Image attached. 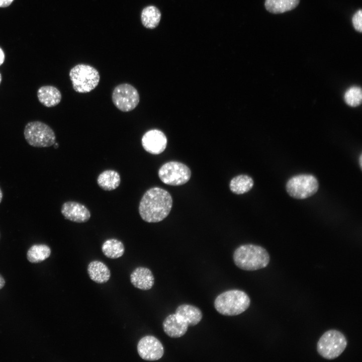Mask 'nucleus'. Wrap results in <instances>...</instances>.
I'll list each match as a JSON object with an SVG mask.
<instances>
[{
  "mask_svg": "<svg viewBox=\"0 0 362 362\" xmlns=\"http://www.w3.org/2000/svg\"><path fill=\"white\" fill-rule=\"evenodd\" d=\"M112 99L114 105L124 112L134 110L140 101L137 90L129 83H122L116 86L113 91Z\"/></svg>",
  "mask_w": 362,
  "mask_h": 362,
  "instance_id": "obj_9",
  "label": "nucleus"
},
{
  "mask_svg": "<svg viewBox=\"0 0 362 362\" xmlns=\"http://www.w3.org/2000/svg\"><path fill=\"white\" fill-rule=\"evenodd\" d=\"M319 189L317 178L311 174L293 176L286 184V191L294 199L303 200L315 194Z\"/></svg>",
  "mask_w": 362,
  "mask_h": 362,
  "instance_id": "obj_6",
  "label": "nucleus"
},
{
  "mask_svg": "<svg viewBox=\"0 0 362 362\" xmlns=\"http://www.w3.org/2000/svg\"><path fill=\"white\" fill-rule=\"evenodd\" d=\"M37 97L39 102L47 107L56 106L61 100L60 92L52 85H46L40 87L37 91Z\"/></svg>",
  "mask_w": 362,
  "mask_h": 362,
  "instance_id": "obj_15",
  "label": "nucleus"
},
{
  "mask_svg": "<svg viewBox=\"0 0 362 362\" xmlns=\"http://www.w3.org/2000/svg\"><path fill=\"white\" fill-rule=\"evenodd\" d=\"M121 183L120 175L114 170H106L101 172L97 178L99 187L105 191H112L117 188Z\"/></svg>",
  "mask_w": 362,
  "mask_h": 362,
  "instance_id": "obj_18",
  "label": "nucleus"
},
{
  "mask_svg": "<svg viewBox=\"0 0 362 362\" xmlns=\"http://www.w3.org/2000/svg\"><path fill=\"white\" fill-rule=\"evenodd\" d=\"M102 251L106 257L115 259L123 255L125 247L121 241L112 238L108 239L103 243L102 245Z\"/></svg>",
  "mask_w": 362,
  "mask_h": 362,
  "instance_id": "obj_21",
  "label": "nucleus"
},
{
  "mask_svg": "<svg viewBox=\"0 0 362 362\" xmlns=\"http://www.w3.org/2000/svg\"><path fill=\"white\" fill-rule=\"evenodd\" d=\"M51 254L50 247L43 244H34L28 250L27 258L33 263L41 262L48 258Z\"/></svg>",
  "mask_w": 362,
  "mask_h": 362,
  "instance_id": "obj_22",
  "label": "nucleus"
},
{
  "mask_svg": "<svg viewBox=\"0 0 362 362\" xmlns=\"http://www.w3.org/2000/svg\"><path fill=\"white\" fill-rule=\"evenodd\" d=\"M161 18L159 10L155 6H149L142 11L141 19L142 24L147 28L153 29L157 27Z\"/></svg>",
  "mask_w": 362,
  "mask_h": 362,
  "instance_id": "obj_23",
  "label": "nucleus"
},
{
  "mask_svg": "<svg viewBox=\"0 0 362 362\" xmlns=\"http://www.w3.org/2000/svg\"><path fill=\"white\" fill-rule=\"evenodd\" d=\"M361 158H362L361 155H360V157H359V165H360V168H361V165H362V163H361Z\"/></svg>",
  "mask_w": 362,
  "mask_h": 362,
  "instance_id": "obj_30",
  "label": "nucleus"
},
{
  "mask_svg": "<svg viewBox=\"0 0 362 362\" xmlns=\"http://www.w3.org/2000/svg\"><path fill=\"white\" fill-rule=\"evenodd\" d=\"M362 11L360 9L357 11L352 18V23L355 30L359 33L362 32Z\"/></svg>",
  "mask_w": 362,
  "mask_h": 362,
  "instance_id": "obj_25",
  "label": "nucleus"
},
{
  "mask_svg": "<svg viewBox=\"0 0 362 362\" xmlns=\"http://www.w3.org/2000/svg\"><path fill=\"white\" fill-rule=\"evenodd\" d=\"M300 0H265L266 10L270 13L282 14L296 8Z\"/></svg>",
  "mask_w": 362,
  "mask_h": 362,
  "instance_id": "obj_19",
  "label": "nucleus"
},
{
  "mask_svg": "<svg viewBox=\"0 0 362 362\" xmlns=\"http://www.w3.org/2000/svg\"><path fill=\"white\" fill-rule=\"evenodd\" d=\"M28 143L35 147H48L53 145L56 136L53 130L47 124L40 121L28 123L24 131Z\"/></svg>",
  "mask_w": 362,
  "mask_h": 362,
  "instance_id": "obj_7",
  "label": "nucleus"
},
{
  "mask_svg": "<svg viewBox=\"0 0 362 362\" xmlns=\"http://www.w3.org/2000/svg\"><path fill=\"white\" fill-rule=\"evenodd\" d=\"M233 259L238 268L253 271L266 267L269 262L270 256L263 247L247 244L241 245L235 250Z\"/></svg>",
  "mask_w": 362,
  "mask_h": 362,
  "instance_id": "obj_2",
  "label": "nucleus"
},
{
  "mask_svg": "<svg viewBox=\"0 0 362 362\" xmlns=\"http://www.w3.org/2000/svg\"><path fill=\"white\" fill-rule=\"evenodd\" d=\"M361 90L358 86H353L349 88L345 93L344 100L350 106L356 107L361 102Z\"/></svg>",
  "mask_w": 362,
  "mask_h": 362,
  "instance_id": "obj_24",
  "label": "nucleus"
},
{
  "mask_svg": "<svg viewBox=\"0 0 362 362\" xmlns=\"http://www.w3.org/2000/svg\"><path fill=\"white\" fill-rule=\"evenodd\" d=\"M5 60V54L3 50L0 48V65H1Z\"/></svg>",
  "mask_w": 362,
  "mask_h": 362,
  "instance_id": "obj_27",
  "label": "nucleus"
},
{
  "mask_svg": "<svg viewBox=\"0 0 362 362\" xmlns=\"http://www.w3.org/2000/svg\"><path fill=\"white\" fill-rule=\"evenodd\" d=\"M61 212L66 219L76 223L86 222L90 217L88 209L84 205L74 201L63 203Z\"/></svg>",
  "mask_w": 362,
  "mask_h": 362,
  "instance_id": "obj_12",
  "label": "nucleus"
},
{
  "mask_svg": "<svg viewBox=\"0 0 362 362\" xmlns=\"http://www.w3.org/2000/svg\"><path fill=\"white\" fill-rule=\"evenodd\" d=\"M5 285V280L4 277L0 274V289H2Z\"/></svg>",
  "mask_w": 362,
  "mask_h": 362,
  "instance_id": "obj_28",
  "label": "nucleus"
},
{
  "mask_svg": "<svg viewBox=\"0 0 362 362\" xmlns=\"http://www.w3.org/2000/svg\"><path fill=\"white\" fill-rule=\"evenodd\" d=\"M14 0H0V7L5 8L9 6Z\"/></svg>",
  "mask_w": 362,
  "mask_h": 362,
  "instance_id": "obj_26",
  "label": "nucleus"
},
{
  "mask_svg": "<svg viewBox=\"0 0 362 362\" xmlns=\"http://www.w3.org/2000/svg\"><path fill=\"white\" fill-rule=\"evenodd\" d=\"M347 341L340 331L330 329L325 332L317 343V350L323 358L331 360L339 356L345 349Z\"/></svg>",
  "mask_w": 362,
  "mask_h": 362,
  "instance_id": "obj_4",
  "label": "nucleus"
},
{
  "mask_svg": "<svg viewBox=\"0 0 362 362\" xmlns=\"http://www.w3.org/2000/svg\"><path fill=\"white\" fill-rule=\"evenodd\" d=\"M158 175L160 179L165 184L179 186L189 180L191 171L186 165L181 162L169 161L161 166Z\"/></svg>",
  "mask_w": 362,
  "mask_h": 362,
  "instance_id": "obj_8",
  "label": "nucleus"
},
{
  "mask_svg": "<svg viewBox=\"0 0 362 362\" xmlns=\"http://www.w3.org/2000/svg\"><path fill=\"white\" fill-rule=\"evenodd\" d=\"M250 299L244 291L230 290L219 294L215 299L214 307L225 316H236L245 311L249 307Z\"/></svg>",
  "mask_w": 362,
  "mask_h": 362,
  "instance_id": "obj_3",
  "label": "nucleus"
},
{
  "mask_svg": "<svg viewBox=\"0 0 362 362\" xmlns=\"http://www.w3.org/2000/svg\"><path fill=\"white\" fill-rule=\"evenodd\" d=\"M69 77L74 90L79 93H89L98 85L100 76L94 67L84 64H79L73 67L69 71Z\"/></svg>",
  "mask_w": 362,
  "mask_h": 362,
  "instance_id": "obj_5",
  "label": "nucleus"
},
{
  "mask_svg": "<svg viewBox=\"0 0 362 362\" xmlns=\"http://www.w3.org/2000/svg\"><path fill=\"white\" fill-rule=\"evenodd\" d=\"M188 326L185 320L176 313L168 315L162 323L164 332L172 338L183 336L187 332Z\"/></svg>",
  "mask_w": 362,
  "mask_h": 362,
  "instance_id": "obj_13",
  "label": "nucleus"
},
{
  "mask_svg": "<svg viewBox=\"0 0 362 362\" xmlns=\"http://www.w3.org/2000/svg\"><path fill=\"white\" fill-rule=\"evenodd\" d=\"M137 351L143 359L157 360L164 354V348L161 342L152 335H146L140 339L137 344Z\"/></svg>",
  "mask_w": 362,
  "mask_h": 362,
  "instance_id": "obj_10",
  "label": "nucleus"
},
{
  "mask_svg": "<svg viewBox=\"0 0 362 362\" xmlns=\"http://www.w3.org/2000/svg\"><path fill=\"white\" fill-rule=\"evenodd\" d=\"M2 75H1V73H0V84H1V81H2Z\"/></svg>",
  "mask_w": 362,
  "mask_h": 362,
  "instance_id": "obj_32",
  "label": "nucleus"
},
{
  "mask_svg": "<svg viewBox=\"0 0 362 362\" xmlns=\"http://www.w3.org/2000/svg\"><path fill=\"white\" fill-rule=\"evenodd\" d=\"M54 147L55 148H57L59 146L58 143L55 142V143L53 144Z\"/></svg>",
  "mask_w": 362,
  "mask_h": 362,
  "instance_id": "obj_31",
  "label": "nucleus"
},
{
  "mask_svg": "<svg viewBox=\"0 0 362 362\" xmlns=\"http://www.w3.org/2000/svg\"><path fill=\"white\" fill-rule=\"evenodd\" d=\"M142 147L145 151L152 154H158L165 149L167 139L164 134L157 129L146 132L141 139Z\"/></svg>",
  "mask_w": 362,
  "mask_h": 362,
  "instance_id": "obj_11",
  "label": "nucleus"
},
{
  "mask_svg": "<svg viewBox=\"0 0 362 362\" xmlns=\"http://www.w3.org/2000/svg\"><path fill=\"white\" fill-rule=\"evenodd\" d=\"M87 273L90 279L98 284L107 282L111 277L108 267L102 261L94 260L87 266Z\"/></svg>",
  "mask_w": 362,
  "mask_h": 362,
  "instance_id": "obj_16",
  "label": "nucleus"
},
{
  "mask_svg": "<svg viewBox=\"0 0 362 362\" xmlns=\"http://www.w3.org/2000/svg\"><path fill=\"white\" fill-rule=\"evenodd\" d=\"M253 185L254 182L251 177L246 174H240L232 178L229 188L232 193L240 195L249 192Z\"/></svg>",
  "mask_w": 362,
  "mask_h": 362,
  "instance_id": "obj_20",
  "label": "nucleus"
},
{
  "mask_svg": "<svg viewBox=\"0 0 362 362\" xmlns=\"http://www.w3.org/2000/svg\"><path fill=\"white\" fill-rule=\"evenodd\" d=\"M172 205L170 194L164 189L154 187L148 190L142 196L139 205V213L145 222L156 223L165 219Z\"/></svg>",
  "mask_w": 362,
  "mask_h": 362,
  "instance_id": "obj_1",
  "label": "nucleus"
},
{
  "mask_svg": "<svg viewBox=\"0 0 362 362\" xmlns=\"http://www.w3.org/2000/svg\"><path fill=\"white\" fill-rule=\"evenodd\" d=\"M130 281L135 288L142 290H148L154 285V278L150 269L145 267L139 266L131 273Z\"/></svg>",
  "mask_w": 362,
  "mask_h": 362,
  "instance_id": "obj_14",
  "label": "nucleus"
},
{
  "mask_svg": "<svg viewBox=\"0 0 362 362\" xmlns=\"http://www.w3.org/2000/svg\"><path fill=\"white\" fill-rule=\"evenodd\" d=\"M2 198H3V193H2L1 189H0V203L2 200Z\"/></svg>",
  "mask_w": 362,
  "mask_h": 362,
  "instance_id": "obj_29",
  "label": "nucleus"
},
{
  "mask_svg": "<svg viewBox=\"0 0 362 362\" xmlns=\"http://www.w3.org/2000/svg\"><path fill=\"white\" fill-rule=\"evenodd\" d=\"M175 313L183 317L189 326L198 324L201 321L203 316L202 311L199 308L186 304L178 306Z\"/></svg>",
  "mask_w": 362,
  "mask_h": 362,
  "instance_id": "obj_17",
  "label": "nucleus"
}]
</instances>
